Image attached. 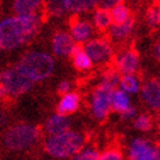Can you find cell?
<instances>
[{"mask_svg":"<svg viewBox=\"0 0 160 160\" xmlns=\"http://www.w3.org/2000/svg\"><path fill=\"white\" fill-rule=\"evenodd\" d=\"M91 23L95 28V30L98 31H107L109 26L112 25V17H111V12L107 8H103L98 5L94 11H91Z\"/></svg>","mask_w":160,"mask_h":160,"instance_id":"obj_18","label":"cell"},{"mask_svg":"<svg viewBox=\"0 0 160 160\" xmlns=\"http://www.w3.org/2000/svg\"><path fill=\"white\" fill-rule=\"evenodd\" d=\"M154 3H155V4H159V5H160V0H154Z\"/></svg>","mask_w":160,"mask_h":160,"instance_id":"obj_32","label":"cell"},{"mask_svg":"<svg viewBox=\"0 0 160 160\" xmlns=\"http://www.w3.org/2000/svg\"><path fill=\"white\" fill-rule=\"evenodd\" d=\"M142 86L141 78L137 76V73H130V74H121L118 81V87L121 90L126 91L128 94L134 95L138 94Z\"/></svg>","mask_w":160,"mask_h":160,"instance_id":"obj_21","label":"cell"},{"mask_svg":"<svg viewBox=\"0 0 160 160\" xmlns=\"http://www.w3.org/2000/svg\"><path fill=\"white\" fill-rule=\"evenodd\" d=\"M124 154L118 148H108L104 152H100L99 160H122Z\"/></svg>","mask_w":160,"mask_h":160,"instance_id":"obj_27","label":"cell"},{"mask_svg":"<svg viewBox=\"0 0 160 160\" xmlns=\"http://www.w3.org/2000/svg\"><path fill=\"white\" fill-rule=\"evenodd\" d=\"M134 28H135V21L133 17L124 21V22H112V25L107 30L109 34L111 42L122 43V42L128 41V39L132 37Z\"/></svg>","mask_w":160,"mask_h":160,"instance_id":"obj_13","label":"cell"},{"mask_svg":"<svg viewBox=\"0 0 160 160\" xmlns=\"http://www.w3.org/2000/svg\"><path fill=\"white\" fill-rule=\"evenodd\" d=\"M159 135H160V124H159Z\"/></svg>","mask_w":160,"mask_h":160,"instance_id":"obj_33","label":"cell"},{"mask_svg":"<svg viewBox=\"0 0 160 160\" xmlns=\"http://www.w3.org/2000/svg\"><path fill=\"white\" fill-rule=\"evenodd\" d=\"M145 22L150 29L160 28V5L152 4L145 12Z\"/></svg>","mask_w":160,"mask_h":160,"instance_id":"obj_25","label":"cell"},{"mask_svg":"<svg viewBox=\"0 0 160 160\" xmlns=\"http://www.w3.org/2000/svg\"><path fill=\"white\" fill-rule=\"evenodd\" d=\"M72 125V120L68 115H62V113H56L51 115L46 120L43 130L47 135H52V134H59L61 132H65L70 129Z\"/></svg>","mask_w":160,"mask_h":160,"instance_id":"obj_16","label":"cell"},{"mask_svg":"<svg viewBox=\"0 0 160 160\" xmlns=\"http://www.w3.org/2000/svg\"><path fill=\"white\" fill-rule=\"evenodd\" d=\"M79 107H81V95L77 91L70 90L60 97L58 106H56V112L70 116V115H73L74 112H77L79 109Z\"/></svg>","mask_w":160,"mask_h":160,"instance_id":"obj_15","label":"cell"},{"mask_svg":"<svg viewBox=\"0 0 160 160\" xmlns=\"http://www.w3.org/2000/svg\"><path fill=\"white\" fill-rule=\"evenodd\" d=\"M109 12H111L112 22H124V21L133 17L132 16V9L124 3L117 4L113 8H111Z\"/></svg>","mask_w":160,"mask_h":160,"instance_id":"obj_24","label":"cell"},{"mask_svg":"<svg viewBox=\"0 0 160 160\" xmlns=\"http://www.w3.org/2000/svg\"><path fill=\"white\" fill-rule=\"evenodd\" d=\"M12 9L14 14L43 17L44 0H13Z\"/></svg>","mask_w":160,"mask_h":160,"instance_id":"obj_14","label":"cell"},{"mask_svg":"<svg viewBox=\"0 0 160 160\" xmlns=\"http://www.w3.org/2000/svg\"><path fill=\"white\" fill-rule=\"evenodd\" d=\"M68 12L73 14H85L99 5V0H65Z\"/></svg>","mask_w":160,"mask_h":160,"instance_id":"obj_20","label":"cell"},{"mask_svg":"<svg viewBox=\"0 0 160 160\" xmlns=\"http://www.w3.org/2000/svg\"><path fill=\"white\" fill-rule=\"evenodd\" d=\"M42 28L39 16L14 14L0 20V50L14 51L34 41Z\"/></svg>","mask_w":160,"mask_h":160,"instance_id":"obj_1","label":"cell"},{"mask_svg":"<svg viewBox=\"0 0 160 160\" xmlns=\"http://www.w3.org/2000/svg\"><path fill=\"white\" fill-rule=\"evenodd\" d=\"M86 145V135L68 129L59 134L47 135L43 141L44 152L55 159H72Z\"/></svg>","mask_w":160,"mask_h":160,"instance_id":"obj_3","label":"cell"},{"mask_svg":"<svg viewBox=\"0 0 160 160\" xmlns=\"http://www.w3.org/2000/svg\"><path fill=\"white\" fill-rule=\"evenodd\" d=\"M69 33L77 44H83L87 41H90L92 37H95V28L92 26L90 20L81 17L79 14H76L70 20Z\"/></svg>","mask_w":160,"mask_h":160,"instance_id":"obj_11","label":"cell"},{"mask_svg":"<svg viewBox=\"0 0 160 160\" xmlns=\"http://www.w3.org/2000/svg\"><path fill=\"white\" fill-rule=\"evenodd\" d=\"M100 152L92 146H83L78 152L72 158L74 160H99Z\"/></svg>","mask_w":160,"mask_h":160,"instance_id":"obj_26","label":"cell"},{"mask_svg":"<svg viewBox=\"0 0 160 160\" xmlns=\"http://www.w3.org/2000/svg\"><path fill=\"white\" fill-rule=\"evenodd\" d=\"M77 46L76 41L72 38L69 31H56L51 39V50L52 53L58 58H69L72 51Z\"/></svg>","mask_w":160,"mask_h":160,"instance_id":"obj_12","label":"cell"},{"mask_svg":"<svg viewBox=\"0 0 160 160\" xmlns=\"http://www.w3.org/2000/svg\"><path fill=\"white\" fill-rule=\"evenodd\" d=\"M113 68L120 74L137 73L141 67L139 53L133 48H124L113 56Z\"/></svg>","mask_w":160,"mask_h":160,"instance_id":"obj_9","label":"cell"},{"mask_svg":"<svg viewBox=\"0 0 160 160\" xmlns=\"http://www.w3.org/2000/svg\"><path fill=\"white\" fill-rule=\"evenodd\" d=\"M14 65L35 85L38 82L46 81L53 74L56 61L53 56L48 52L30 50L23 53Z\"/></svg>","mask_w":160,"mask_h":160,"instance_id":"obj_2","label":"cell"},{"mask_svg":"<svg viewBox=\"0 0 160 160\" xmlns=\"http://www.w3.org/2000/svg\"><path fill=\"white\" fill-rule=\"evenodd\" d=\"M72 87H73L72 82L68 81V79H64V81H60L59 85H58V92H59L60 95H62V94H65V92L70 91V90H72Z\"/></svg>","mask_w":160,"mask_h":160,"instance_id":"obj_29","label":"cell"},{"mask_svg":"<svg viewBox=\"0 0 160 160\" xmlns=\"http://www.w3.org/2000/svg\"><path fill=\"white\" fill-rule=\"evenodd\" d=\"M83 48L92 60L94 65L104 67L112 62L115 56V48L111 39L104 37H92L83 43Z\"/></svg>","mask_w":160,"mask_h":160,"instance_id":"obj_7","label":"cell"},{"mask_svg":"<svg viewBox=\"0 0 160 160\" xmlns=\"http://www.w3.org/2000/svg\"><path fill=\"white\" fill-rule=\"evenodd\" d=\"M141 100L147 109L160 112V78L154 77L147 79L141 86Z\"/></svg>","mask_w":160,"mask_h":160,"instance_id":"obj_10","label":"cell"},{"mask_svg":"<svg viewBox=\"0 0 160 160\" xmlns=\"http://www.w3.org/2000/svg\"><path fill=\"white\" fill-rule=\"evenodd\" d=\"M120 115H121V118L124 120V121H132V120H133L135 116L138 115V109H137V108H135V107L132 104L129 108L125 109L124 112H121V113H120Z\"/></svg>","mask_w":160,"mask_h":160,"instance_id":"obj_28","label":"cell"},{"mask_svg":"<svg viewBox=\"0 0 160 160\" xmlns=\"http://www.w3.org/2000/svg\"><path fill=\"white\" fill-rule=\"evenodd\" d=\"M125 0H99V5L103 8H107V9H111L117 4L124 3Z\"/></svg>","mask_w":160,"mask_h":160,"instance_id":"obj_30","label":"cell"},{"mask_svg":"<svg viewBox=\"0 0 160 160\" xmlns=\"http://www.w3.org/2000/svg\"><path fill=\"white\" fill-rule=\"evenodd\" d=\"M132 103V97L130 94H128L126 91L121 90L120 87H116L112 92V98H111V106H112V111L117 112V113H121L125 109H128Z\"/></svg>","mask_w":160,"mask_h":160,"instance_id":"obj_19","label":"cell"},{"mask_svg":"<svg viewBox=\"0 0 160 160\" xmlns=\"http://www.w3.org/2000/svg\"><path fill=\"white\" fill-rule=\"evenodd\" d=\"M132 121H133L134 129L142 133H147L150 130H152L154 128V118L148 113H138Z\"/></svg>","mask_w":160,"mask_h":160,"instance_id":"obj_23","label":"cell"},{"mask_svg":"<svg viewBox=\"0 0 160 160\" xmlns=\"http://www.w3.org/2000/svg\"><path fill=\"white\" fill-rule=\"evenodd\" d=\"M117 86L99 79L98 85L91 91L89 98V109L91 116L97 121H104L112 112L111 98L112 92Z\"/></svg>","mask_w":160,"mask_h":160,"instance_id":"obj_6","label":"cell"},{"mask_svg":"<svg viewBox=\"0 0 160 160\" xmlns=\"http://www.w3.org/2000/svg\"><path fill=\"white\" fill-rule=\"evenodd\" d=\"M69 58L72 59L73 67L78 72H82V73H85V72H90L94 67L92 60L90 59V56L87 55V52L85 51L82 44H77L74 47V50L72 51Z\"/></svg>","mask_w":160,"mask_h":160,"instance_id":"obj_17","label":"cell"},{"mask_svg":"<svg viewBox=\"0 0 160 160\" xmlns=\"http://www.w3.org/2000/svg\"><path fill=\"white\" fill-rule=\"evenodd\" d=\"M34 83L13 65L0 73V99L16 98L33 89Z\"/></svg>","mask_w":160,"mask_h":160,"instance_id":"obj_5","label":"cell"},{"mask_svg":"<svg viewBox=\"0 0 160 160\" xmlns=\"http://www.w3.org/2000/svg\"><path fill=\"white\" fill-rule=\"evenodd\" d=\"M128 156L132 160H160V146L155 142L135 137L128 143Z\"/></svg>","mask_w":160,"mask_h":160,"instance_id":"obj_8","label":"cell"},{"mask_svg":"<svg viewBox=\"0 0 160 160\" xmlns=\"http://www.w3.org/2000/svg\"><path fill=\"white\" fill-rule=\"evenodd\" d=\"M41 137L42 132L38 126L28 122H20L12 125L4 132L2 143L12 152H26L38 145Z\"/></svg>","mask_w":160,"mask_h":160,"instance_id":"obj_4","label":"cell"},{"mask_svg":"<svg viewBox=\"0 0 160 160\" xmlns=\"http://www.w3.org/2000/svg\"><path fill=\"white\" fill-rule=\"evenodd\" d=\"M44 12L52 17H62L68 13L65 0H44Z\"/></svg>","mask_w":160,"mask_h":160,"instance_id":"obj_22","label":"cell"},{"mask_svg":"<svg viewBox=\"0 0 160 160\" xmlns=\"http://www.w3.org/2000/svg\"><path fill=\"white\" fill-rule=\"evenodd\" d=\"M152 53H154V58L160 62V41H158L156 44L154 46V51H152Z\"/></svg>","mask_w":160,"mask_h":160,"instance_id":"obj_31","label":"cell"}]
</instances>
